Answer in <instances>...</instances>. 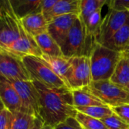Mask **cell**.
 <instances>
[{
	"mask_svg": "<svg viewBox=\"0 0 129 129\" xmlns=\"http://www.w3.org/2000/svg\"><path fill=\"white\" fill-rule=\"evenodd\" d=\"M40 96V118L44 126L54 127L70 117H75L76 110L72 91L69 88H52L32 80Z\"/></svg>",
	"mask_w": 129,
	"mask_h": 129,
	"instance_id": "1",
	"label": "cell"
},
{
	"mask_svg": "<svg viewBox=\"0 0 129 129\" xmlns=\"http://www.w3.org/2000/svg\"><path fill=\"white\" fill-rule=\"evenodd\" d=\"M121 57V52L97 43L90 56L93 81L109 80Z\"/></svg>",
	"mask_w": 129,
	"mask_h": 129,
	"instance_id": "2",
	"label": "cell"
},
{
	"mask_svg": "<svg viewBox=\"0 0 129 129\" xmlns=\"http://www.w3.org/2000/svg\"><path fill=\"white\" fill-rule=\"evenodd\" d=\"M22 60L32 80L52 88H69L64 81L41 58L28 55Z\"/></svg>",
	"mask_w": 129,
	"mask_h": 129,
	"instance_id": "3",
	"label": "cell"
},
{
	"mask_svg": "<svg viewBox=\"0 0 129 129\" xmlns=\"http://www.w3.org/2000/svg\"><path fill=\"white\" fill-rule=\"evenodd\" d=\"M87 87L94 96L110 108L129 104V92L110 80L92 81Z\"/></svg>",
	"mask_w": 129,
	"mask_h": 129,
	"instance_id": "4",
	"label": "cell"
},
{
	"mask_svg": "<svg viewBox=\"0 0 129 129\" xmlns=\"http://www.w3.org/2000/svg\"><path fill=\"white\" fill-rule=\"evenodd\" d=\"M70 67L64 81L71 90H78L89 86L93 80L90 58L86 56L69 58Z\"/></svg>",
	"mask_w": 129,
	"mask_h": 129,
	"instance_id": "5",
	"label": "cell"
},
{
	"mask_svg": "<svg viewBox=\"0 0 129 129\" xmlns=\"http://www.w3.org/2000/svg\"><path fill=\"white\" fill-rule=\"evenodd\" d=\"M60 47L63 56L66 58L81 56L89 58L86 45L85 29L79 17L70 29Z\"/></svg>",
	"mask_w": 129,
	"mask_h": 129,
	"instance_id": "6",
	"label": "cell"
},
{
	"mask_svg": "<svg viewBox=\"0 0 129 129\" xmlns=\"http://www.w3.org/2000/svg\"><path fill=\"white\" fill-rule=\"evenodd\" d=\"M21 28L20 19L12 12L0 7V49L9 50L20 38Z\"/></svg>",
	"mask_w": 129,
	"mask_h": 129,
	"instance_id": "7",
	"label": "cell"
},
{
	"mask_svg": "<svg viewBox=\"0 0 129 129\" xmlns=\"http://www.w3.org/2000/svg\"><path fill=\"white\" fill-rule=\"evenodd\" d=\"M0 76L9 81H32L22 58L0 49Z\"/></svg>",
	"mask_w": 129,
	"mask_h": 129,
	"instance_id": "8",
	"label": "cell"
},
{
	"mask_svg": "<svg viewBox=\"0 0 129 129\" xmlns=\"http://www.w3.org/2000/svg\"><path fill=\"white\" fill-rule=\"evenodd\" d=\"M9 81L18 93L25 112L40 118V96L33 81Z\"/></svg>",
	"mask_w": 129,
	"mask_h": 129,
	"instance_id": "9",
	"label": "cell"
},
{
	"mask_svg": "<svg viewBox=\"0 0 129 129\" xmlns=\"http://www.w3.org/2000/svg\"><path fill=\"white\" fill-rule=\"evenodd\" d=\"M128 21V11L121 12L109 9L107 14L102 20L100 34L97 37V43L103 45Z\"/></svg>",
	"mask_w": 129,
	"mask_h": 129,
	"instance_id": "10",
	"label": "cell"
},
{
	"mask_svg": "<svg viewBox=\"0 0 129 129\" xmlns=\"http://www.w3.org/2000/svg\"><path fill=\"white\" fill-rule=\"evenodd\" d=\"M78 18V15L72 14L53 18L48 24V34L61 46Z\"/></svg>",
	"mask_w": 129,
	"mask_h": 129,
	"instance_id": "11",
	"label": "cell"
},
{
	"mask_svg": "<svg viewBox=\"0 0 129 129\" xmlns=\"http://www.w3.org/2000/svg\"><path fill=\"white\" fill-rule=\"evenodd\" d=\"M7 51L21 58L28 55L40 58L43 55L34 37L27 34L23 27L21 28L20 38Z\"/></svg>",
	"mask_w": 129,
	"mask_h": 129,
	"instance_id": "12",
	"label": "cell"
},
{
	"mask_svg": "<svg viewBox=\"0 0 129 129\" xmlns=\"http://www.w3.org/2000/svg\"><path fill=\"white\" fill-rule=\"evenodd\" d=\"M0 100L5 108L12 113L25 112L18 93L12 84L6 78L0 76Z\"/></svg>",
	"mask_w": 129,
	"mask_h": 129,
	"instance_id": "13",
	"label": "cell"
},
{
	"mask_svg": "<svg viewBox=\"0 0 129 129\" xmlns=\"http://www.w3.org/2000/svg\"><path fill=\"white\" fill-rule=\"evenodd\" d=\"M20 21L24 30L34 37L47 32L49 23L41 11L30 13L21 18Z\"/></svg>",
	"mask_w": 129,
	"mask_h": 129,
	"instance_id": "14",
	"label": "cell"
},
{
	"mask_svg": "<svg viewBox=\"0 0 129 129\" xmlns=\"http://www.w3.org/2000/svg\"><path fill=\"white\" fill-rule=\"evenodd\" d=\"M81 0H60L48 13L44 15L48 23L53 18L66 15L80 14Z\"/></svg>",
	"mask_w": 129,
	"mask_h": 129,
	"instance_id": "15",
	"label": "cell"
},
{
	"mask_svg": "<svg viewBox=\"0 0 129 129\" xmlns=\"http://www.w3.org/2000/svg\"><path fill=\"white\" fill-rule=\"evenodd\" d=\"M103 46L112 50L123 52L129 46V21Z\"/></svg>",
	"mask_w": 129,
	"mask_h": 129,
	"instance_id": "16",
	"label": "cell"
},
{
	"mask_svg": "<svg viewBox=\"0 0 129 129\" xmlns=\"http://www.w3.org/2000/svg\"><path fill=\"white\" fill-rule=\"evenodd\" d=\"M34 39L40 49L41 50L43 55H46L48 56H58V57L63 56L60 46L48 34V32L41 34L35 37Z\"/></svg>",
	"mask_w": 129,
	"mask_h": 129,
	"instance_id": "17",
	"label": "cell"
},
{
	"mask_svg": "<svg viewBox=\"0 0 129 129\" xmlns=\"http://www.w3.org/2000/svg\"><path fill=\"white\" fill-rule=\"evenodd\" d=\"M73 95V102L75 107L106 106L99 98L94 96L87 87L72 90Z\"/></svg>",
	"mask_w": 129,
	"mask_h": 129,
	"instance_id": "18",
	"label": "cell"
},
{
	"mask_svg": "<svg viewBox=\"0 0 129 129\" xmlns=\"http://www.w3.org/2000/svg\"><path fill=\"white\" fill-rule=\"evenodd\" d=\"M43 0H13L12 12L19 18L40 11Z\"/></svg>",
	"mask_w": 129,
	"mask_h": 129,
	"instance_id": "19",
	"label": "cell"
},
{
	"mask_svg": "<svg viewBox=\"0 0 129 129\" xmlns=\"http://www.w3.org/2000/svg\"><path fill=\"white\" fill-rule=\"evenodd\" d=\"M109 80L124 88L129 83V58L121 57Z\"/></svg>",
	"mask_w": 129,
	"mask_h": 129,
	"instance_id": "20",
	"label": "cell"
},
{
	"mask_svg": "<svg viewBox=\"0 0 129 129\" xmlns=\"http://www.w3.org/2000/svg\"><path fill=\"white\" fill-rule=\"evenodd\" d=\"M40 58L43 59L53 69V71L64 81V77L70 67L69 58H66L63 56H48L46 55H43Z\"/></svg>",
	"mask_w": 129,
	"mask_h": 129,
	"instance_id": "21",
	"label": "cell"
},
{
	"mask_svg": "<svg viewBox=\"0 0 129 129\" xmlns=\"http://www.w3.org/2000/svg\"><path fill=\"white\" fill-rule=\"evenodd\" d=\"M78 112L84 113L87 115L91 116L97 119H103L110 116L114 113L112 109L107 106H84L75 107Z\"/></svg>",
	"mask_w": 129,
	"mask_h": 129,
	"instance_id": "22",
	"label": "cell"
},
{
	"mask_svg": "<svg viewBox=\"0 0 129 129\" xmlns=\"http://www.w3.org/2000/svg\"><path fill=\"white\" fill-rule=\"evenodd\" d=\"M36 118L34 115L24 112L13 113L12 129H30Z\"/></svg>",
	"mask_w": 129,
	"mask_h": 129,
	"instance_id": "23",
	"label": "cell"
},
{
	"mask_svg": "<svg viewBox=\"0 0 129 129\" xmlns=\"http://www.w3.org/2000/svg\"><path fill=\"white\" fill-rule=\"evenodd\" d=\"M99 8L102 7L100 6L96 0H81L80 14L78 17L84 25Z\"/></svg>",
	"mask_w": 129,
	"mask_h": 129,
	"instance_id": "24",
	"label": "cell"
},
{
	"mask_svg": "<svg viewBox=\"0 0 129 129\" xmlns=\"http://www.w3.org/2000/svg\"><path fill=\"white\" fill-rule=\"evenodd\" d=\"M75 118L84 129H107L101 120L87 115L80 112H77Z\"/></svg>",
	"mask_w": 129,
	"mask_h": 129,
	"instance_id": "25",
	"label": "cell"
},
{
	"mask_svg": "<svg viewBox=\"0 0 129 129\" xmlns=\"http://www.w3.org/2000/svg\"><path fill=\"white\" fill-rule=\"evenodd\" d=\"M107 129H128L129 124L115 112L105 118L101 119Z\"/></svg>",
	"mask_w": 129,
	"mask_h": 129,
	"instance_id": "26",
	"label": "cell"
},
{
	"mask_svg": "<svg viewBox=\"0 0 129 129\" xmlns=\"http://www.w3.org/2000/svg\"><path fill=\"white\" fill-rule=\"evenodd\" d=\"M13 113L6 109L0 112V129H12Z\"/></svg>",
	"mask_w": 129,
	"mask_h": 129,
	"instance_id": "27",
	"label": "cell"
},
{
	"mask_svg": "<svg viewBox=\"0 0 129 129\" xmlns=\"http://www.w3.org/2000/svg\"><path fill=\"white\" fill-rule=\"evenodd\" d=\"M52 129H84L75 117H70L59 123Z\"/></svg>",
	"mask_w": 129,
	"mask_h": 129,
	"instance_id": "28",
	"label": "cell"
},
{
	"mask_svg": "<svg viewBox=\"0 0 129 129\" xmlns=\"http://www.w3.org/2000/svg\"><path fill=\"white\" fill-rule=\"evenodd\" d=\"M106 6L108 9L129 12V0H108Z\"/></svg>",
	"mask_w": 129,
	"mask_h": 129,
	"instance_id": "29",
	"label": "cell"
},
{
	"mask_svg": "<svg viewBox=\"0 0 129 129\" xmlns=\"http://www.w3.org/2000/svg\"><path fill=\"white\" fill-rule=\"evenodd\" d=\"M112 111L121 117L125 122L129 124V104H124L116 107L111 108Z\"/></svg>",
	"mask_w": 129,
	"mask_h": 129,
	"instance_id": "30",
	"label": "cell"
},
{
	"mask_svg": "<svg viewBox=\"0 0 129 129\" xmlns=\"http://www.w3.org/2000/svg\"><path fill=\"white\" fill-rule=\"evenodd\" d=\"M58 1L60 0H43L40 11L43 13V15H46Z\"/></svg>",
	"mask_w": 129,
	"mask_h": 129,
	"instance_id": "31",
	"label": "cell"
},
{
	"mask_svg": "<svg viewBox=\"0 0 129 129\" xmlns=\"http://www.w3.org/2000/svg\"><path fill=\"white\" fill-rule=\"evenodd\" d=\"M12 2L13 0H0V7L12 12Z\"/></svg>",
	"mask_w": 129,
	"mask_h": 129,
	"instance_id": "32",
	"label": "cell"
},
{
	"mask_svg": "<svg viewBox=\"0 0 129 129\" xmlns=\"http://www.w3.org/2000/svg\"><path fill=\"white\" fill-rule=\"evenodd\" d=\"M44 126L43 121L40 118H37L33 124V125L30 127V129H41Z\"/></svg>",
	"mask_w": 129,
	"mask_h": 129,
	"instance_id": "33",
	"label": "cell"
},
{
	"mask_svg": "<svg viewBox=\"0 0 129 129\" xmlns=\"http://www.w3.org/2000/svg\"><path fill=\"white\" fill-rule=\"evenodd\" d=\"M96 2L98 3V4L100 5V6L103 8L105 5H106L108 0H96Z\"/></svg>",
	"mask_w": 129,
	"mask_h": 129,
	"instance_id": "34",
	"label": "cell"
},
{
	"mask_svg": "<svg viewBox=\"0 0 129 129\" xmlns=\"http://www.w3.org/2000/svg\"><path fill=\"white\" fill-rule=\"evenodd\" d=\"M121 53H122V56L129 58V46H128L123 52H121Z\"/></svg>",
	"mask_w": 129,
	"mask_h": 129,
	"instance_id": "35",
	"label": "cell"
},
{
	"mask_svg": "<svg viewBox=\"0 0 129 129\" xmlns=\"http://www.w3.org/2000/svg\"><path fill=\"white\" fill-rule=\"evenodd\" d=\"M4 109H6V108H5V106H4V105H3V102L1 101V100H0V112H1V111H3Z\"/></svg>",
	"mask_w": 129,
	"mask_h": 129,
	"instance_id": "36",
	"label": "cell"
},
{
	"mask_svg": "<svg viewBox=\"0 0 129 129\" xmlns=\"http://www.w3.org/2000/svg\"><path fill=\"white\" fill-rule=\"evenodd\" d=\"M41 129H52V127H50L49 126H43Z\"/></svg>",
	"mask_w": 129,
	"mask_h": 129,
	"instance_id": "37",
	"label": "cell"
},
{
	"mask_svg": "<svg viewBox=\"0 0 129 129\" xmlns=\"http://www.w3.org/2000/svg\"><path fill=\"white\" fill-rule=\"evenodd\" d=\"M124 88H125V89H126V90H127V91L129 92V83L127 84V86H126V87H125Z\"/></svg>",
	"mask_w": 129,
	"mask_h": 129,
	"instance_id": "38",
	"label": "cell"
},
{
	"mask_svg": "<svg viewBox=\"0 0 129 129\" xmlns=\"http://www.w3.org/2000/svg\"><path fill=\"white\" fill-rule=\"evenodd\" d=\"M128 129H129V128H128Z\"/></svg>",
	"mask_w": 129,
	"mask_h": 129,
	"instance_id": "39",
	"label": "cell"
}]
</instances>
